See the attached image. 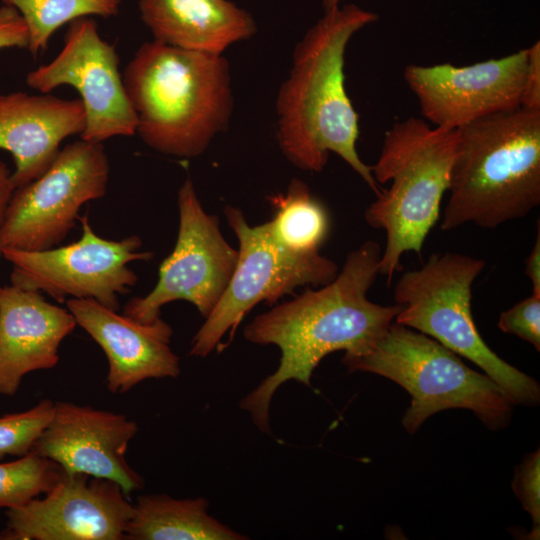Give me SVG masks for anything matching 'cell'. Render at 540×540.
Listing matches in <instances>:
<instances>
[{
    "instance_id": "cell-1",
    "label": "cell",
    "mask_w": 540,
    "mask_h": 540,
    "mask_svg": "<svg viewBox=\"0 0 540 540\" xmlns=\"http://www.w3.org/2000/svg\"><path fill=\"white\" fill-rule=\"evenodd\" d=\"M381 254L377 242H364L348 254L332 281L275 306L246 326V340L276 345L281 351L277 369L239 403L260 431H271L270 405L283 383L295 380L311 386L313 371L326 355L364 354L395 320L401 305L384 306L368 298Z\"/></svg>"
},
{
    "instance_id": "cell-2",
    "label": "cell",
    "mask_w": 540,
    "mask_h": 540,
    "mask_svg": "<svg viewBox=\"0 0 540 540\" xmlns=\"http://www.w3.org/2000/svg\"><path fill=\"white\" fill-rule=\"evenodd\" d=\"M378 15L355 4L324 12L296 45L288 78L277 100V141L296 167L320 172L330 153L342 158L380 193L371 166L356 150L359 115L345 87V52L350 39Z\"/></svg>"
},
{
    "instance_id": "cell-3",
    "label": "cell",
    "mask_w": 540,
    "mask_h": 540,
    "mask_svg": "<svg viewBox=\"0 0 540 540\" xmlns=\"http://www.w3.org/2000/svg\"><path fill=\"white\" fill-rule=\"evenodd\" d=\"M122 76L136 133L162 154L197 157L229 125L233 95L222 54L153 40L138 48Z\"/></svg>"
},
{
    "instance_id": "cell-4",
    "label": "cell",
    "mask_w": 540,
    "mask_h": 540,
    "mask_svg": "<svg viewBox=\"0 0 540 540\" xmlns=\"http://www.w3.org/2000/svg\"><path fill=\"white\" fill-rule=\"evenodd\" d=\"M449 199L441 229H493L540 204V111L522 107L456 130Z\"/></svg>"
},
{
    "instance_id": "cell-5",
    "label": "cell",
    "mask_w": 540,
    "mask_h": 540,
    "mask_svg": "<svg viewBox=\"0 0 540 540\" xmlns=\"http://www.w3.org/2000/svg\"><path fill=\"white\" fill-rule=\"evenodd\" d=\"M457 132L409 117L385 132L380 155L371 166L380 190L364 217L369 226L386 233L379 274L388 285L401 268L406 252L422 254L426 237L439 218L448 191Z\"/></svg>"
},
{
    "instance_id": "cell-6",
    "label": "cell",
    "mask_w": 540,
    "mask_h": 540,
    "mask_svg": "<svg viewBox=\"0 0 540 540\" xmlns=\"http://www.w3.org/2000/svg\"><path fill=\"white\" fill-rule=\"evenodd\" d=\"M349 372L386 377L411 395L402 424L413 434L432 415L468 409L491 430L504 428L513 403L488 375L469 368L460 356L435 339L397 323L364 354L343 357Z\"/></svg>"
},
{
    "instance_id": "cell-7",
    "label": "cell",
    "mask_w": 540,
    "mask_h": 540,
    "mask_svg": "<svg viewBox=\"0 0 540 540\" xmlns=\"http://www.w3.org/2000/svg\"><path fill=\"white\" fill-rule=\"evenodd\" d=\"M484 266L483 259L462 253L430 255L420 268L403 273L396 282L394 300L401 310L395 321L475 363L513 404L535 406L540 400L538 382L492 351L474 322L472 285Z\"/></svg>"
},
{
    "instance_id": "cell-8",
    "label": "cell",
    "mask_w": 540,
    "mask_h": 540,
    "mask_svg": "<svg viewBox=\"0 0 540 540\" xmlns=\"http://www.w3.org/2000/svg\"><path fill=\"white\" fill-rule=\"evenodd\" d=\"M224 213L238 242V260L221 299L192 339L189 354L206 357L257 304H273L300 286H322L338 274L336 263L319 251L295 253L275 241L266 223L250 226L243 212L226 206Z\"/></svg>"
},
{
    "instance_id": "cell-9",
    "label": "cell",
    "mask_w": 540,
    "mask_h": 540,
    "mask_svg": "<svg viewBox=\"0 0 540 540\" xmlns=\"http://www.w3.org/2000/svg\"><path fill=\"white\" fill-rule=\"evenodd\" d=\"M110 165L102 143L84 139L60 149L38 178L16 188L1 232L2 249L40 251L59 245L87 202L102 198Z\"/></svg>"
},
{
    "instance_id": "cell-10",
    "label": "cell",
    "mask_w": 540,
    "mask_h": 540,
    "mask_svg": "<svg viewBox=\"0 0 540 540\" xmlns=\"http://www.w3.org/2000/svg\"><path fill=\"white\" fill-rule=\"evenodd\" d=\"M79 220L82 234L74 243L40 251L2 249V256L12 265L11 284L44 292L59 303L68 296L90 298L118 311V297L138 280L128 264L148 261L153 253L140 251L139 236L108 240L95 233L87 215Z\"/></svg>"
},
{
    "instance_id": "cell-11",
    "label": "cell",
    "mask_w": 540,
    "mask_h": 540,
    "mask_svg": "<svg viewBox=\"0 0 540 540\" xmlns=\"http://www.w3.org/2000/svg\"><path fill=\"white\" fill-rule=\"evenodd\" d=\"M179 229L172 253L159 267L158 281L145 296L131 299L123 314L142 323L160 317L173 301L192 303L206 318L224 294L238 260L219 229V219L208 214L186 179L178 191Z\"/></svg>"
},
{
    "instance_id": "cell-12",
    "label": "cell",
    "mask_w": 540,
    "mask_h": 540,
    "mask_svg": "<svg viewBox=\"0 0 540 540\" xmlns=\"http://www.w3.org/2000/svg\"><path fill=\"white\" fill-rule=\"evenodd\" d=\"M27 85L41 93L69 85L80 95L85 112L81 139L102 143L136 133L137 118L130 103L115 47L87 17L69 23L64 46L49 63L30 71Z\"/></svg>"
},
{
    "instance_id": "cell-13",
    "label": "cell",
    "mask_w": 540,
    "mask_h": 540,
    "mask_svg": "<svg viewBox=\"0 0 540 540\" xmlns=\"http://www.w3.org/2000/svg\"><path fill=\"white\" fill-rule=\"evenodd\" d=\"M132 514L115 481L64 471L44 498L7 508L0 540H123Z\"/></svg>"
},
{
    "instance_id": "cell-14",
    "label": "cell",
    "mask_w": 540,
    "mask_h": 540,
    "mask_svg": "<svg viewBox=\"0 0 540 540\" xmlns=\"http://www.w3.org/2000/svg\"><path fill=\"white\" fill-rule=\"evenodd\" d=\"M526 65L525 48L467 66L408 65L404 79L430 125L457 130L520 107Z\"/></svg>"
},
{
    "instance_id": "cell-15",
    "label": "cell",
    "mask_w": 540,
    "mask_h": 540,
    "mask_svg": "<svg viewBox=\"0 0 540 540\" xmlns=\"http://www.w3.org/2000/svg\"><path fill=\"white\" fill-rule=\"evenodd\" d=\"M137 431V423L124 414L59 401L32 452L54 461L67 473L115 481L130 496L145 483L126 459Z\"/></svg>"
},
{
    "instance_id": "cell-16",
    "label": "cell",
    "mask_w": 540,
    "mask_h": 540,
    "mask_svg": "<svg viewBox=\"0 0 540 540\" xmlns=\"http://www.w3.org/2000/svg\"><path fill=\"white\" fill-rule=\"evenodd\" d=\"M66 305L76 324L105 353L110 393H126L146 379L180 374L179 357L170 347L173 330L161 317L142 323L90 298H69Z\"/></svg>"
},
{
    "instance_id": "cell-17",
    "label": "cell",
    "mask_w": 540,
    "mask_h": 540,
    "mask_svg": "<svg viewBox=\"0 0 540 540\" xmlns=\"http://www.w3.org/2000/svg\"><path fill=\"white\" fill-rule=\"evenodd\" d=\"M76 325L68 309L41 292L0 287V394L12 396L26 374L54 368L61 342Z\"/></svg>"
},
{
    "instance_id": "cell-18",
    "label": "cell",
    "mask_w": 540,
    "mask_h": 540,
    "mask_svg": "<svg viewBox=\"0 0 540 540\" xmlns=\"http://www.w3.org/2000/svg\"><path fill=\"white\" fill-rule=\"evenodd\" d=\"M85 112L80 99L18 91L0 95V149L14 158L16 188L41 176L67 137L81 135Z\"/></svg>"
},
{
    "instance_id": "cell-19",
    "label": "cell",
    "mask_w": 540,
    "mask_h": 540,
    "mask_svg": "<svg viewBox=\"0 0 540 540\" xmlns=\"http://www.w3.org/2000/svg\"><path fill=\"white\" fill-rule=\"evenodd\" d=\"M154 40L174 47L223 54L254 36L253 16L229 0H139Z\"/></svg>"
},
{
    "instance_id": "cell-20",
    "label": "cell",
    "mask_w": 540,
    "mask_h": 540,
    "mask_svg": "<svg viewBox=\"0 0 540 540\" xmlns=\"http://www.w3.org/2000/svg\"><path fill=\"white\" fill-rule=\"evenodd\" d=\"M203 497L176 499L165 494L137 497L125 540H244L246 536L208 512Z\"/></svg>"
},
{
    "instance_id": "cell-21",
    "label": "cell",
    "mask_w": 540,
    "mask_h": 540,
    "mask_svg": "<svg viewBox=\"0 0 540 540\" xmlns=\"http://www.w3.org/2000/svg\"><path fill=\"white\" fill-rule=\"evenodd\" d=\"M270 201L275 215L266 226L272 238L295 253L319 251L329 231V219L309 187L293 179L286 193L277 194Z\"/></svg>"
},
{
    "instance_id": "cell-22",
    "label": "cell",
    "mask_w": 540,
    "mask_h": 540,
    "mask_svg": "<svg viewBox=\"0 0 540 540\" xmlns=\"http://www.w3.org/2000/svg\"><path fill=\"white\" fill-rule=\"evenodd\" d=\"M15 8L28 30V51L46 50L54 32L66 23L88 16L108 18L119 12L122 0H2Z\"/></svg>"
},
{
    "instance_id": "cell-23",
    "label": "cell",
    "mask_w": 540,
    "mask_h": 540,
    "mask_svg": "<svg viewBox=\"0 0 540 540\" xmlns=\"http://www.w3.org/2000/svg\"><path fill=\"white\" fill-rule=\"evenodd\" d=\"M63 472L57 463L32 451L14 461L0 463V508L21 506L45 495Z\"/></svg>"
},
{
    "instance_id": "cell-24",
    "label": "cell",
    "mask_w": 540,
    "mask_h": 540,
    "mask_svg": "<svg viewBox=\"0 0 540 540\" xmlns=\"http://www.w3.org/2000/svg\"><path fill=\"white\" fill-rule=\"evenodd\" d=\"M54 405L52 400L43 399L28 410L0 417V460L32 451L53 415Z\"/></svg>"
},
{
    "instance_id": "cell-25",
    "label": "cell",
    "mask_w": 540,
    "mask_h": 540,
    "mask_svg": "<svg viewBox=\"0 0 540 540\" xmlns=\"http://www.w3.org/2000/svg\"><path fill=\"white\" fill-rule=\"evenodd\" d=\"M498 327L501 331L515 335L540 351V294L521 300L500 314Z\"/></svg>"
},
{
    "instance_id": "cell-26",
    "label": "cell",
    "mask_w": 540,
    "mask_h": 540,
    "mask_svg": "<svg viewBox=\"0 0 540 540\" xmlns=\"http://www.w3.org/2000/svg\"><path fill=\"white\" fill-rule=\"evenodd\" d=\"M512 488L533 521L532 539H539L540 530V450L525 457L517 466Z\"/></svg>"
},
{
    "instance_id": "cell-27",
    "label": "cell",
    "mask_w": 540,
    "mask_h": 540,
    "mask_svg": "<svg viewBox=\"0 0 540 540\" xmlns=\"http://www.w3.org/2000/svg\"><path fill=\"white\" fill-rule=\"evenodd\" d=\"M28 46V30L18 11L6 4L0 7V50Z\"/></svg>"
},
{
    "instance_id": "cell-28",
    "label": "cell",
    "mask_w": 540,
    "mask_h": 540,
    "mask_svg": "<svg viewBox=\"0 0 540 540\" xmlns=\"http://www.w3.org/2000/svg\"><path fill=\"white\" fill-rule=\"evenodd\" d=\"M527 50L521 106L527 110L540 111V43L536 41Z\"/></svg>"
},
{
    "instance_id": "cell-29",
    "label": "cell",
    "mask_w": 540,
    "mask_h": 540,
    "mask_svg": "<svg viewBox=\"0 0 540 540\" xmlns=\"http://www.w3.org/2000/svg\"><path fill=\"white\" fill-rule=\"evenodd\" d=\"M7 165L0 160V257L2 256L1 232L5 212L10 198L15 190Z\"/></svg>"
},
{
    "instance_id": "cell-30",
    "label": "cell",
    "mask_w": 540,
    "mask_h": 540,
    "mask_svg": "<svg viewBox=\"0 0 540 540\" xmlns=\"http://www.w3.org/2000/svg\"><path fill=\"white\" fill-rule=\"evenodd\" d=\"M525 273L530 278L533 292L540 294V227L538 223L534 246L526 260Z\"/></svg>"
},
{
    "instance_id": "cell-31",
    "label": "cell",
    "mask_w": 540,
    "mask_h": 540,
    "mask_svg": "<svg viewBox=\"0 0 540 540\" xmlns=\"http://www.w3.org/2000/svg\"><path fill=\"white\" fill-rule=\"evenodd\" d=\"M321 1H322L324 12H327L340 6L341 0H321Z\"/></svg>"
}]
</instances>
